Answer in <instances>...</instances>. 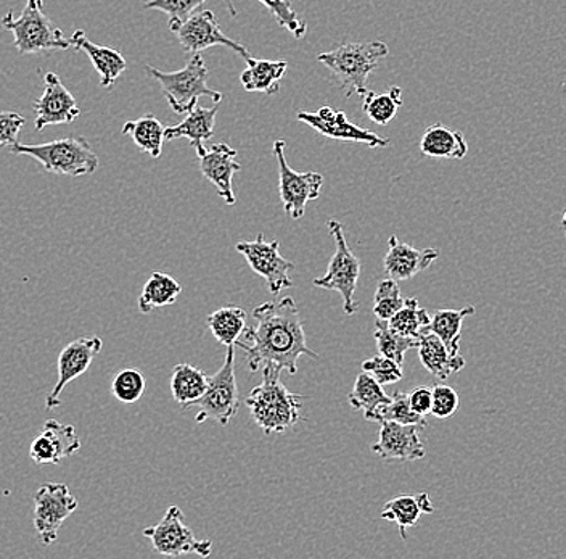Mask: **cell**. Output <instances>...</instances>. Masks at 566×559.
Segmentation results:
<instances>
[{
    "label": "cell",
    "instance_id": "6da1fadb",
    "mask_svg": "<svg viewBox=\"0 0 566 559\" xmlns=\"http://www.w3.org/2000/svg\"><path fill=\"white\" fill-rule=\"evenodd\" d=\"M256 324L245 328V342L235 346L245 350L251 373L264 366H275L289 374L298 373V360L303 355L318 360V355L306 343L300 310L292 297L277 302H264L253 310Z\"/></svg>",
    "mask_w": 566,
    "mask_h": 559
},
{
    "label": "cell",
    "instance_id": "7a4b0ae2",
    "mask_svg": "<svg viewBox=\"0 0 566 559\" xmlns=\"http://www.w3.org/2000/svg\"><path fill=\"white\" fill-rule=\"evenodd\" d=\"M282 370L263 368V382L250 392L245 405L264 434L285 433L301 421L304 395L293 394L281 382Z\"/></svg>",
    "mask_w": 566,
    "mask_h": 559
},
{
    "label": "cell",
    "instance_id": "3957f363",
    "mask_svg": "<svg viewBox=\"0 0 566 559\" xmlns=\"http://www.w3.org/2000/svg\"><path fill=\"white\" fill-rule=\"evenodd\" d=\"M388 54L389 48L381 41L349 42L317 55V60L331 70L339 90L349 99L366 94L370 74Z\"/></svg>",
    "mask_w": 566,
    "mask_h": 559
},
{
    "label": "cell",
    "instance_id": "277c9868",
    "mask_svg": "<svg viewBox=\"0 0 566 559\" xmlns=\"http://www.w3.org/2000/svg\"><path fill=\"white\" fill-rule=\"evenodd\" d=\"M10 152L34 158L45 172L55 175H94L101 165L98 155L84 137H65L45 144L15 143L10 145Z\"/></svg>",
    "mask_w": 566,
    "mask_h": 559
},
{
    "label": "cell",
    "instance_id": "5b68a950",
    "mask_svg": "<svg viewBox=\"0 0 566 559\" xmlns=\"http://www.w3.org/2000/svg\"><path fill=\"white\" fill-rule=\"evenodd\" d=\"M44 0H28L21 15L15 19L12 10L2 19V27L12 31L13 44L21 55H35L42 52L66 51L70 39L42 12Z\"/></svg>",
    "mask_w": 566,
    "mask_h": 559
},
{
    "label": "cell",
    "instance_id": "8992f818",
    "mask_svg": "<svg viewBox=\"0 0 566 559\" xmlns=\"http://www.w3.org/2000/svg\"><path fill=\"white\" fill-rule=\"evenodd\" d=\"M145 72L158 81L169 107L177 115H184L197 107L200 97H210L214 104L222 101L221 92L208 87V69L200 54L190 56L187 65L177 72L165 73L150 65H145Z\"/></svg>",
    "mask_w": 566,
    "mask_h": 559
},
{
    "label": "cell",
    "instance_id": "52a82bcc",
    "mask_svg": "<svg viewBox=\"0 0 566 559\" xmlns=\"http://www.w3.org/2000/svg\"><path fill=\"white\" fill-rule=\"evenodd\" d=\"M192 406L198 408L197 417H195L197 423L212 420L221 426H228L230 420L239 413L240 395L235 377L233 345L228 346L224 364L214 376H208L207 391L200 398L195 400Z\"/></svg>",
    "mask_w": 566,
    "mask_h": 559
},
{
    "label": "cell",
    "instance_id": "ba28073f",
    "mask_svg": "<svg viewBox=\"0 0 566 559\" xmlns=\"http://www.w3.org/2000/svg\"><path fill=\"white\" fill-rule=\"evenodd\" d=\"M327 225L328 231L335 239V253L328 263L327 272L321 278L314 279L313 284L316 288L338 292L343 297V311L348 317H353L357 311L354 293H356L357 281H359L360 261L349 249L342 222L331 219Z\"/></svg>",
    "mask_w": 566,
    "mask_h": 559
},
{
    "label": "cell",
    "instance_id": "9c48e42d",
    "mask_svg": "<svg viewBox=\"0 0 566 559\" xmlns=\"http://www.w3.org/2000/svg\"><path fill=\"white\" fill-rule=\"evenodd\" d=\"M142 536L150 540L151 547L163 557L198 555L208 558L212 551L211 540H198L193 530L186 524V516L179 506H169L161 521L154 527H145Z\"/></svg>",
    "mask_w": 566,
    "mask_h": 559
},
{
    "label": "cell",
    "instance_id": "30bf717a",
    "mask_svg": "<svg viewBox=\"0 0 566 559\" xmlns=\"http://www.w3.org/2000/svg\"><path fill=\"white\" fill-rule=\"evenodd\" d=\"M285 141H275L274 155L279 165V189L283 210L290 218H303L306 205L317 200L324 186V176L316 172L298 173L290 168L285 158Z\"/></svg>",
    "mask_w": 566,
    "mask_h": 559
},
{
    "label": "cell",
    "instance_id": "8fae6325",
    "mask_svg": "<svg viewBox=\"0 0 566 559\" xmlns=\"http://www.w3.org/2000/svg\"><path fill=\"white\" fill-rule=\"evenodd\" d=\"M77 509V498L66 484L51 483L34 494V529L44 545L59 539L63 522Z\"/></svg>",
    "mask_w": 566,
    "mask_h": 559
},
{
    "label": "cell",
    "instance_id": "7c38bea8",
    "mask_svg": "<svg viewBox=\"0 0 566 559\" xmlns=\"http://www.w3.org/2000/svg\"><path fill=\"white\" fill-rule=\"evenodd\" d=\"M237 252L243 255L251 270L265 279L272 296H279L283 289L292 288L290 271L295 270V265L281 255L279 240L264 239V235H258L253 242H239Z\"/></svg>",
    "mask_w": 566,
    "mask_h": 559
},
{
    "label": "cell",
    "instance_id": "4fadbf2b",
    "mask_svg": "<svg viewBox=\"0 0 566 559\" xmlns=\"http://www.w3.org/2000/svg\"><path fill=\"white\" fill-rule=\"evenodd\" d=\"M172 33L179 39L184 51L190 55L200 54V52L214 48V45H224V48L237 52L243 60L251 56L245 45L222 33L221 27H219L218 20H216L211 10H200V12L192 13Z\"/></svg>",
    "mask_w": 566,
    "mask_h": 559
},
{
    "label": "cell",
    "instance_id": "5bb4252c",
    "mask_svg": "<svg viewBox=\"0 0 566 559\" xmlns=\"http://www.w3.org/2000/svg\"><path fill=\"white\" fill-rule=\"evenodd\" d=\"M298 120L304 125L313 127L322 136L331 139L342 141V143L366 144L371 148H385L391 144V141L384 139L378 134L369 130L354 125L349 122L345 112H336L332 107H321L317 112H300Z\"/></svg>",
    "mask_w": 566,
    "mask_h": 559
},
{
    "label": "cell",
    "instance_id": "9a60e30c",
    "mask_svg": "<svg viewBox=\"0 0 566 559\" xmlns=\"http://www.w3.org/2000/svg\"><path fill=\"white\" fill-rule=\"evenodd\" d=\"M104 342L101 338H80L76 341L70 342L65 349L60 352L59 361H56V384L53 385L51 394L45 398V408L55 410L56 406L62 405L63 389L83 376L84 373L91 368L92 361L101 353Z\"/></svg>",
    "mask_w": 566,
    "mask_h": 559
},
{
    "label": "cell",
    "instance_id": "2e32d148",
    "mask_svg": "<svg viewBox=\"0 0 566 559\" xmlns=\"http://www.w3.org/2000/svg\"><path fill=\"white\" fill-rule=\"evenodd\" d=\"M34 113L35 131H42L52 125H70L81 115V110L60 77L55 73H45L44 92L34 102Z\"/></svg>",
    "mask_w": 566,
    "mask_h": 559
},
{
    "label": "cell",
    "instance_id": "e0dca14e",
    "mask_svg": "<svg viewBox=\"0 0 566 559\" xmlns=\"http://www.w3.org/2000/svg\"><path fill=\"white\" fill-rule=\"evenodd\" d=\"M381 424L378 441L371 444V452L385 459L398 462H417L427 455V448L416 424H399L395 421H385Z\"/></svg>",
    "mask_w": 566,
    "mask_h": 559
},
{
    "label": "cell",
    "instance_id": "ac0fdd59",
    "mask_svg": "<svg viewBox=\"0 0 566 559\" xmlns=\"http://www.w3.org/2000/svg\"><path fill=\"white\" fill-rule=\"evenodd\" d=\"M198 158H200L201 175L216 187L219 197L228 205H235L233 176L242 169V165L235 161V148L224 143L214 144Z\"/></svg>",
    "mask_w": 566,
    "mask_h": 559
},
{
    "label": "cell",
    "instance_id": "d6986e66",
    "mask_svg": "<svg viewBox=\"0 0 566 559\" xmlns=\"http://www.w3.org/2000/svg\"><path fill=\"white\" fill-rule=\"evenodd\" d=\"M440 258L437 249H413L409 244L401 242L396 236L389 237L388 252L385 257V271L395 281H409Z\"/></svg>",
    "mask_w": 566,
    "mask_h": 559
},
{
    "label": "cell",
    "instance_id": "ffe728a7",
    "mask_svg": "<svg viewBox=\"0 0 566 559\" xmlns=\"http://www.w3.org/2000/svg\"><path fill=\"white\" fill-rule=\"evenodd\" d=\"M70 44L76 51H83L91 59L95 72L101 76V86L106 87V90L113 87L116 80L126 72L127 62L122 52L105 48V45L94 44V42L88 41L83 30L74 31L73 37L70 38Z\"/></svg>",
    "mask_w": 566,
    "mask_h": 559
},
{
    "label": "cell",
    "instance_id": "44dd1931",
    "mask_svg": "<svg viewBox=\"0 0 566 559\" xmlns=\"http://www.w3.org/2000/svg\"><path fill=\"white\" fill-rule=\"evenodd\" d=\"M417 349H419L420 361H422L424 370L433 374L438 381H446L451 374L459 373L465 368L467 361L460 355V352H451L431 332L420 335Z\"/></svg>",
    "mask_w": 566,
    "mask_h": 559
},
{
    "label": "cell",
    "instance_id": "7402d4cb",
    "mask_svg": "<svg viewBox=\"0 0 566 559\" xmlns=\"http://www.w3.org/2000/svg\"><path fill=\"white\" fill-rule=\"evenodd\" d=\"M216 115L218 107L205 108L195 107L190 110L189 115L179 125L165 127V141L189 139L198 157L207 151L205 143L210 141L214 134Z\"/></svg>",
    "mask_w": 566,
    "mask_h": 559
},
{
    "label": "cell",
    "instance_id": "603a6c76",
    "mask_svg": "<svg viewBox=\"0 0 566 559\" xmlns=\"http://www.w3.org/2000/svg\"><path fill=\"white\" fill-rule=\"evenodd\" d=\"M420 152L427 157L444 161H462L469 154V143L460 131L444 125H431L420 139Z\"/></svg>",
    "mask_w": 566,
    "mask_h": 559
},
{
    "label": "cell",
    "instance_id": "cb8c5ba5",
    "mask_svg": "<svg viewBox=\"0 0 566 559\" xmlns=\"http://www.w3.org/2000/svg\"><path fill=\"white\" fill-rule=\"evenodd\" d=\"M247 70L240 74V83L248 92H263V94L275 95L281 91V81L289 70L285 60H245Z\"/></svg>",
    "mask_w": 566,
    "mask_h": 559
},
{
    "label": "cell",
    "instance_id": "d4e9b609",
    "mask_svg": "<svg viewBox=\"0 0 566 559\" xmlns=\"http://www.w3.org/2000/svg\"><path fill=\"white\" fill-rule=\"evenodd\" d=\"M434 506L428 494L399 495L384 506L381 519L399 526L402 539H407V529L419 522L420 516L433 515Z\"/></svg>",
    "mask_w": 566,
    "mask_h": 559
},
{
    "label": "cell",
    "instance_id": "484cf974",
    "mask_svg": "<svg viewBox=\"0 0 566 559\" xmlns=\"http://www.w3.org/2000/svg\"><path fill=\"white\" fill-rule=\"evenodd\" d=\"M182 293V286L171 275L154 272L145 282L137 302L142 314L151 313L157 308L175 306L177 297Z\"/></svg>",
    "mask_w": 566,
    "mask_h": 559
},
{
    "label": "cell",
    "instance_id": "4316f807",
    "mask_svg": "<svg viewBox=\"0 0 566 559\" xmlns=\"http://www.w3.org/2000/svg\"><path fill=\"white\" fill-rule=\"evenodd\" d=\"M208 376L200 368L180 363L172 370L171 394L177 405L190 408L207 391Z\"/></svg>",
    "mask_w": 566,
    "mask_h": 559
},
{
    "label": "cell",
    "instance_id": "83f0119b",
    "mask_svg": "<svg viewBox=\"0 0 566 559\" xmlns=\"http://www.w3.org/2000/svg\"><path fill=\"white\" fill-rule=\"evenodd\" d=\"M124 136H129L134 144L151 158L161 157L165 144V127L155 115H144L140 118L127 122L123 126Z\"/></svg>",
    "mask_w": 566,
    "mask_h": 559
},
{
    "label": "cell",
    "instance_id": "f1b7e54d",
    "mask_svg": "<svg viewBox=\"0 0 566 559\" xmlns=\"http://www.w3.org/2000/svg\"><path fill=\"white\" fill-rule=\"evenodd\" d=\"M475 307H465L462 310H438L434 317L430 318L427 332L437 335L451 352L458 353L460 352L463 321L470 314H475Z\"/></svg>",
    "mask_w": 566,
    "mask_h": 559
},
{
    "label": "cell",
    "instance_id": "f546056e",
    "mask_svg": "<svg viewBox=\"0 0 566 559\" xmlns=\"http://www.w3.org/2000/svg\"><path fill=\"white\" fill-rule=\"evenodd\" d=\"M207 324L216 341L226 346L235 345L247 328V311L239 307L219 308L208 317Z\"/></svg>",
    "mask_w": 566,
    "mask_h": 559
},
{
    "label": "cell",
    "instance_id": "4dcf8cb0",
    "mask_svg": "<svg viewBox=\"0 0 566 559\" xmlns=\"http://www.w3.org/2000/svg\"><path fill=\"white\" fill-rule=\"evenodd\" d=\"M363 97L364 113L378 126H388L402 107V90L398 86L388 92L367 91Z\"/></svg>",
    "mask_w": 566,
    "mask_h": 559
},
{
    "label": "cell",
    "instance_id": "1f68e13d",
    "mask_svg": "<svg viewBox=\"0 0 566 559\" xmlns=\"http://www.w3.org/2000/svg\"><path fill=\"white\" fill-rule=\"evenodd\" d=\"M389 398L391 397L385 392L384 385L378 384L367 373L359 374L356 377L353 392L348 397L353 408L363 412L367 421H370V417L380 406L387 405Z\"/></svg>",
    "mask_w": 566,
    "mask_h": 559
},
{
    "label": "cell",
    "instance_id": "d6a6232c",
    "mask_svg": "<svg viewBox=\"0 0 566 559\" xmlns=\"http://www.w3.org/2000/svg\"><path fill=\"white\" fill-rule=\"evenodd\" d=\"M389 328L405 338L420 339L430 324L428 311L419 306V299H405L402 307L387 321Z\"/></svg>",
    "mask_w": 566,
    "mask_h": 559
},
{
    "label": "cell",
    "instance_id": "836d02e7",
    "mask_svg": "<svg viewBox=\"0 0 566 559\" xmlns=\"http://www.w3.org/2000/svg\"><path fill=\"white\" fill-rule=\"evenodd\" d=\"M374 335L380 355L396 361L401 366L405 364L406 353L419 346V339L405 338V335L398 334L389 328L387 321L377 320Z\"/></svg>",
    "mask_w": 566,
    "mask_h": 559
},
{
    "label": "cell",
    "instance_id": "e575fe53",
    "mask_svg": "<svg viewBox=\"0 0 566 559\" xmlns=\"http://www.w3.org/2000/svg\"><path fill=\"white\" fill-rule=\"evenodd\" d=\"M371 423H385V421H395L399 424H416V426L427 427V420L417 415L410 408L409 394L407 392H396L387 405L380 406L374 416L370 417Z\"/></svg>",
    "mask_w": 566,
    "mask_h": 559
},
{
    "label": "cell",
    "instance_id": "d590c367",
    "mask_svg": "<svg viewBox=\"0 0 566 559\" xmlns=\"http://www.w3.org/2000/svg\"><path fill=\"white\" fill-rule=\"evenodd\" d=\"M42 434L51 441L60 462L80 452L81 445H83L81 444V438L77 437L74 426L60 423L56 420L45 421L44 426H42Z\"/></svg>",
    "mask_w": 566,
    "mask_h": 559
},
{
    "label": "cell",
    "instance_id": "8d00e7d4",
    "mask_svg": "<svg viewBox=\"0 0 566 559\" xmlns=\"http://www.w3.org/2000/svg\"><path fill=\"white\" fill-rule=\"evenodd\" d=\"M145 387H147V382H145L144 374L134 368H126L113 377L112 394L124 405H134L145 394Z\"/></svg>",
    "mask_w": 566,
    "mask_h": 559
},
{
    "label": "cell",
    "instance_id": "74e56055",
    "mask_svg": "<svg viewBox=\"0 0 566 559\" xmlns=\"http://www.w3.org/2000/svg\"><path fill=\"white\" fill-rule=\"evenodd\" d=\"M405 303L398 281L387 278L378 282L374 297V314L377 320L388 321Z\"/></svg>",
    "mask_w": 566,
    "mask_h": 559
},
{
    "label": "cell",
    "instance_id": "f35d334b",
    "mask_svg": "<svg viewBox=\"0 0 566 559\" xmlns=\"http://www.w3.org/2000/svg\"><path fill=\"white\" fill-rule=\"evenodd\" d=\"M207 0H148L145 10H159L169 17V30L175 31L177 27L197 12Z\"/></svg>",
    "mask_w": 566,
    "mask_h": 559
},
{
    "label": "cell",
    "instance_id": "ab89813d",
    "mask_svg": "<svg viewBox=\"0 0 566 559\" xmlns=\"http://www.w3.org/2000/svg\"><path fill=\"white\" fill-rule=\"evenodd\" d=\"M265 9L274 15L275 21L293 34V38L301 39L306 34L307 27L300 20L298 13L293 10L289 0H258Z\"/></svg>",
    "mask_w": 566,
    "mask_h": 559
},
{
    "label": "cell",
    "instance_id": "60d3db41",
    "mask_svg": "<svg viewBox=\"0 0 566 559\" xmlns=\"http://www.w3.org/2000/svg\"><path fill=\"white\" fill-rule=\"evenodd\" d=\"M360 368H363L364 373L369 374V376L374 377V380L377 381L378 384L384 385V387L385 385L396 384V382L405 377L401 364L384 355L371 356V359L363 361Z\"/></svg>",
    "mask_w": 566,
    "mask_h": 559
},
{
    "label": "cell",
    "instance_id": "b9f144b4",
    "mask_svg": "<svg viewBox=\"0 0 566 559\" xmlns=\"http://www.w3.org/2000/svg\"><path fill=\"white\" fill-rule=\"evenodd\" d=\"M459 405L460 398L455 389L442 384L431 387L430 415L438 417V420H448V417L455 415Z\"/></svg>",
    "mask_w": 566,
    "mask_h": 559
},
{
    "label": "cell",
    "instance_id": "7bdbcfd3",
    "mask_svg": "<svg viewBox=\"0 0 566 559\" xmlns=\"http://www.w3.org/2000/svg\"><path fill=\"white\" fill-rule=\"evenodd\" d=\"M27 123V118L17 112H0V147L2 145H12L17 143L18 134L21 127Z\"/></svg>",
    "mask_w": 566,
    "mask_h": 559
},
{
    "label": "cell",
    "instance_id": "ee69618b",
    "mask_svg": "<svg viewBox=\"0 0 566 559\" xmlns=\"http://www.w3.org/2000/svg\"><path fill=\"white\" fill-rule=\"evenodd\" d=\"M409 394L410 408L419 416L430 415L431 410V387L428 385H420L413 391L407 392Z\"/></svg>",
    "mask_w": 566,
    "mask_h": 559
}]
</instances>
